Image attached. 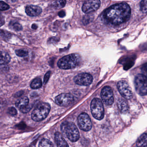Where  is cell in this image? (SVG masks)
<instances>
[{
  "mask_svg": "<svg viewBox=\"0 0 147 147\" xmlns=\"http://www.w3.org/2000/svg\"><path fill=\"white\" fill-rule=\"evenodd\" d=\"M101 97L104 103L107 105H111L114 102L112 89L108 86L104 87L101 90Z\"/></svg>",
  "mask_w": 147,
  "mask_h": 147,
  "instance_id": "cell-11",
  "label": "cell"
},
{
  "mask_svg": "<svg viewBox=\"0 0 147 147\" xmlns=\"http://www.w3.org/2000/svg\"><path fill=\"white\" fill-rule=\"evenodd\" d=\"M10 8L8 4L3 1H0V11H6Z\"/></svg>",
  "mask_w": 147,
  "mask_h": 147,
  "instance_id": "cell-27",
  "label": "cell"
},
{
  "mask_svg": "<svg viewBox=\"0 0 147 147\" xmlns=\"http://www.w3.org/2000/svg\"><path fill=\"white\" fill-rule=\"evenodd\" d=\"M140 10L144 13H146L147 11V1L146 0L142 1L140 3Z\"/></svg>",
  "mask_w": 147,
  "mask_h": 147,
  "instance_id": "cell-24",
  "label": "cell"
},
{
  "mask_svg": "<svg viewBox=\"0 0 147 147\" xmlns=\"http://www.w3.org/2000/svg\"><path fill=\"white\" fill-rule=\"evenodd\" d=\"M32 105H29L26 107H24V108H23V109H20V110L23 113H27L29 112L30 111L31 109L32 108Z\"/></svg>",
  "mask_w": 147,
  "mask_h": 147,
  "instance_id": "cell-29",
  "label": "cell"
},
{
  "mask_svg": "<svg viewBox=\"0 0 147 147\" xmlns=\"http://www.w3.org/2000/svg\"><path fill=\"white\" fill-rule=\"evenodd\" d=\"M61 130L63 135L72 142H76L80 138L77 126L73 122L65 121L61 125Z\"/></svg>",
  "mask_w": 147,
  "mask_h": 147,
  "instance_id": "cell-3",
  "label": "cell"
},
{
  "mask_svg": "<svg viewBox=\"0 0 147 147\" xmlns=\"http://www.w3.org/2000/svg\"><path fill=\"white\" fill-rule=\"evenodd\" d=\"M51 110L49 104L47 103H42L37 106L32 113V120L36 122H39L47 117Z\"/></svg>",
  "mask_w": 147,
  "mask_h": 147,
  "instance_id": "cell-4",
  "label": "cell"
},
{
  "mask_svg": "<svg viewBox=\"0 0 147 147\" xmlns=\"http://www.w3.org/2000/svg\"><path fill=\"white\" fill-rule=\"evenodd\" d=\"M8 113L12 116H15L18 114V111L14 107H11L8 109Z\"/></svg>",
  "mask_w": 147,
  "mask_h": 147,
  "instance_id": "cell-28",
  "label": "cell"
},
{
  "mask_svg": "<svg viewBox=\"0 0 147 147\" xmlns=\"http://www.w3.org/2000/svg\"><path fill=\"white\" fill-rule=\"evenodd\" d=\"M51 74L50 71H49L45 74V76H44V83L45 84H46L48 81H49V79L50 76Z\"/></svg>",
  "mask_w": 147,
  "mask_h": 147,
  "instance_id": "cell-30",
  "label": "cell"
},
{
  "mask_svg": "<svg viewBox=\"0 0 147 147\" xmlns=\"http://www.w3.org/2000/svg\"><path fill=\"white\" fill-rule=\"evenodd\" d=\"M100 1L99 0H89L85 1L82 7V11L86 13L94 12L99 9Z\"/></svg>",
  "mask_w": 147,
  "mask_h": 147,
  "instance_id": "cell-12",
  "label": "cell"
},
{
  "mask_svg": "<svg viewBox=\"0 0 147 147\" xmlns=\"http://www.w3.org/2000/svg\"><path fill=\"white\" fill-rule=\"evenodd\" d=\"M16 54L18 56L20 57H24L28 55V51L25 50H18L16 51Z\"/></svg>",
  "mask_w": 147,
  "mask_h": 147,
  "instance_id": "cell-26",
  "label": "cell"
},
{
  "mask_svg": "<svg viewBox=\"0 0 147 147\" xmlns=\"http://www.w3.org/2000/svg\"><path fill=\"white\" fill-rule=\"evenodd\" d=\"M55 141L58 147H69L66 140L59 132H56L55 135Z\"/></svg>",
  "mask_w": 147,
  "mask_h": 147,
  "instance_id": "cell-14",
  "label": "cell"
},
{
  "mask_svg": "<svg viewBox=\"0 0 147 147\" xmlns=\"http://www.w3.org/2000/svg\"><path fill=\"white\" fill-rule=\"evenodd\" d=\"M42 12V9L38 6H27L26 8V13L30 17H36L39 15Z\"/></svg>",
  "mask_w": 147,
  "mask_h": 147,
  "instance_id": "cell-13",
  "label": "cell"
},
{
  "mask_svg": "<svg viewBox=\"0 0 147 147\" xmlns=\"http://www.w3.org/2000/svg\"><path fill=\"white\" fill-rule=\"evenodd\" d=\"M136 91L140 95H146L147 92V77L142 74H139L135 79Z\"/></svg>",
  "mask_w": 147,
  "mask_h": 147,
  "instance_id": "cell-6",
  "label": "cell"
},
{
  "mask_svg": "<svg viewBox=\"0 0 147 147\" xmlns=\"http://www.w3.org/2000/svg\"><path fill=\"white\" fill-rule=\"evenodd\" d=\"M147 133L142 134L137 141V147H147Z\"/></svg>",
  "mask_w": 147,
  "mask_h": 147,
  "instance_id": "cell-18",
  "label": "cell"
},
{
  "mask_svg": "<svg viewBox=\"0 0 147 147\" xmlns=\"http://www.w3.org/2000/svg\"><path fill=\"white\" fill-rule=\"evenodd\" d=\"M9 69V67L8 66H7L6 64L5 65H0V71H3V72H6L8 71Z\"/></svg>",
  "mask_w": 147,
  "mask_h": 147,
  "instance_id": "cell-31",
  "label": "cell"
},
{
  "mask_svg": "<svg viewBox=\"0 0 147 147\" xmlns=\"http://www.w3.org/2000/svg\"><path fill=\"white\" fill-rule=\"evenodd\" d=\"M118 107L119 109L122 113H126L129 110V106L128 103L124 100H119L118 101Z\"/></svg>",
  "mask_w": 147,
  "mask_h": 147,
  "instance_id": "cell-15",
  "label": "cell"
},
{
  "mask_svg": "<svg viewBox=\"0 0 147 147\" xmlns=\"http://www.w3.org/2000/svg\"><path fill=\"white\" fill-rule=\"evenodd\" d=\"M55 101L60 106L67 107L73 103L74 97L70 94H61L56 97Z\"/></svg>",
  "mask_w": 147,
  "mask_h": 147,
  "instance_id": "cell-10",
  "label": "cell"
},
{
  "mask_svg": "<svg viewBox=\"0 0 147 147\" xmlns=\"http://www.w3.org/2000/svg\"><path fill=\"white\" fill-rule=\"evenodd\" d=\"M117 87L119 92L124 98L129 100L132 98V91L129 84L125 81L121 80L119 82Z\"/></svg>",
  "mask_w": 147,
  "mask_h": 147,
  "instance_id": "cell-8",
  "label": "cell"
},
{
  "mask_svg": "<svg viewBox=\"0 0 147 147\" xmlns=\"http://www.w3.org/2000/svg\"><path fill=\"white\" fill-rule=\"evenodd\" d=\"M58 16L61 18H63V17L65 16V13L64 11H61L59 12L58 13Z\"/></svg>",
  "mask_w": 147,
  "mask_h": 147,
  "instance_id": "cell-33",
  "label": "cell"
},
{
  "mask_svg": "<svg viewBox=\"0 0 147 147\" xmlns=\"http://www.w3.org/2000/svg\"><path fill=\"white\" fill-rule=\"evenodd\" d=\"M32 29H34V30H36L38 28V26L36 24H33L32 25Z\"/></svg>",
  "mask_w": 147,
  "mask_h": 147,
  "instance_id": "cell-34",
  "label": "cell"
},
{
  "mask_svg": "<svg viewBox=\"0 0 147 147\" xmlns=\"http://www.w3.org/2000/svg\"><path fill=\"white\" fill-rule=\"evenodd\" d=\"M80 61V55L77 54H70L60 59L57 62V66L61 69H72L78 66Z\"/></svg>",
  "mask_w": 147,
  "mask_h": 147,
  "instance_id": "cell-2",
  "label": "cell"
},
{
  "mask_svg": "<svg viewBox=\"0 0 147 147\" xmlns=\"http://www.w3.org/2000/svg\"><path fill=\"white\" fill-rule=\"evenodd\" d=\"M11 34L3 30H0V38L4 39H8L11 37Z\"/></svg>",
  "mask_w": 147,
  "mask_h": 147,
  "instance_id": "cell-25",
  "label": "cell"
},
{
  "mask_svg": "<svg viewBox=\"0 0 147 147\" xmlns=\"http://www.w3.org/2000/svg\"><path fill=\"white\" fill-rule=\"evenodd\" d=\"M38 147H54L53 144L49 139L43 138L39 142Z\"/></svg>",
  "mask_w": 147,
  "mask_h": 147,
  "instance_id": "cell-21",
  "label": "cell"
},
{
  "mask_svg": "<svg viewBox=\"0 0 147 147\" xmlns=\"http://www.w3.org/2000/svg\"><path fill=\"white\" fill-rule=\"evenodd\" d=\"M11 61V57L8 53L0 51V65H5Z\"/></svg>",
  "mask_w": 147,
  "mask_h": 147,
  "instance_id": "cell-17",
  "label": "cell"
},
{
  "mask_svg": "<svg viewBox=\"0 0 147 147\" xmlns=\"http://www.w3.org/2000/svg\"><path fill=\"white\" fill-rule=\"evenodd\" d=\"M9 27L13 30L15 31H20L23 29L22 25L18 22L15 21H11L9 23Z\"/></svg>",
  "mask_w": 147,
  "mask_h": 147,
  "instance_id": "cell-19",
  "label": "cell"
},
{
  "mask_svg": "<svg viewBox=\"0 0 147 147\" xmlns=\"http://www.w3.org/2000/svg\"><path fill=\"white\" fill-rule=\"evenodd\" d=\"M66 4V1H55L53 3V7L56 9H61L63 8L65 6Z\"/></svg>",
  "mask_w": 147,
  "mask_h": 147,
  "instance_id": "cell-22",
  "label": "cell"
},
{
  "mask_svg": "<svg viewBox=\"0 0 147 147\" xmlns=\"http://www.w3.org/2000/svg\"><path fill=\"white\" fill-rule=\"evenodd\" d=\"M93 80L92 76L87 73L79 74L74 78V81L77 85L88 86L91 85Z\"/></svg>",
  "mask_w": 147,
  "mask_h": 147,
  "instance_id": "cell-9",
  "label": "cell"
},
{
  "mask_svg": "<svg viewBox=\"0 0 147 147\" xmlns=\"http://www.w3.org/2000/svg\"><path fill=\"white\" fill-rule=\"evenodd\" d=\"M131 15V10L128 4L118 3L111 6L107 9L103 17L107 23L113 25H119L129 20Z\"/></svg>",
  "mask_w": 147,
  "mask_h": 147,
  "instance_id": "cell-1",
  "label": "cell"
},
{
  "mask_svg": "<svg viewBox=\"0 0 147 147\" xmlns=\"http://www.w3.org/2000/svg\"><path fill=\"white\" fill-rule=\"evenodd\" d=\"M42 83L41 79L36 78L34 79L31 83L30 86L32 89H38L42 86Z\"/></svg>",
  "mask_w": 147,
  "mask_h": 147,
  "instance_id": "cell-20",
  "label": "cell"
},
{
  "mask_svg": "<svg viewBox=\"0 0 147 147\" xmlns=\"http://www.w3.org/2000/svg\"><path fill=\"white\" fill-rule=\"evenodd\" d=\"M29 99L27 97H24L19 99L16 102V106L20 110L23 109L29 105Z\"/></svg>",
  "mask_w": 147,
  "mask_h": 147,
  "instance_id": "cell-16",
  "label": "cell"
},
{
  "mask_svg": "<svg viewBox=\"0 0 147 147\" xmlns=\"http://www.w3.org/2000/svg\"><path fill=\"white\" fill-rule=\"evenodd\" d=\"M91 110L94 117L98 120L103 119L105 116V110L102 101L98 98H94L91 104Z\"/></svg>",
  "mask_w": 147,
  "mask_h": 147,
  "instance_id": "cell-5",
  "label": "cell"
},
{
  "mask_svg": "<svg viewBox=\"0 0 147 147\" xmlns=\"http://www.w3.org/2000/svg\"><path fill=\"white\" fill-rule=\"evenodd\" d=\"M94 17L92 15H87L83 17L82 23L84 25H87L92 22L93 19Z\"/></svg>",
  "mask_w": 147,
  "mask_h": 147,
  "instance_id": "cell-23",
  "label": "cell"
},
{
  "mask_svg": "<svg viewBox=\"0 0 147 147\" xmlns=\"http://www.w3.org/2000/svg\"><path fill=\"white\" fill-rule=\"evenodd\" d=\"M5 23V18L0 13V27L4 25Z\"/></svg>",
  "mask_w": 147,
  "mask_h": 147,
  "instance_id": "cell-32",
  "label": "cell"
},
{
  "mask_svg": "<svg viewBox=\"0 0 147 147\" xmlns=\"http://www.w3.org/2000/svg\"><path fill=\"white\" fill-rule=\"evenodd\" d=\"M78 124L80 129L84 131H89L92 128L91 119L85 113H82L79 115L78 117Z\"/></svg>",
  "mask_w": 147,
  "mask_h": 147,
  "instance_id": "cell-7",
  "label": "cell"
}]
</instances>
